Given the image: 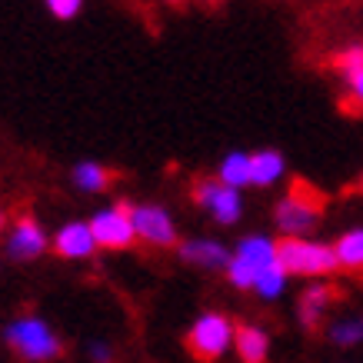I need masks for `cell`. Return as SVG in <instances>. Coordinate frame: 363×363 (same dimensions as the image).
Wrapping results in <instances>:
<instances>
[{
  "label": "cell",
  "mask_w": 363,
  "mask_h": 363,
  "mask_svg": "<svg viewBox=\"0 0 363 363\" xmlns=\"http://www.w3.org/2000/svg\"><path fill=\"white\" fill-rule=\"evenodd\" d=\"M284 177V157L277 150H257L250 154V184L253 187H270Z\"/></svg>",
  "instance_id": "cell-14"
},
{
  "label": "cell",
  "mask_w": 363,
  "mask_h": 363,
  "mask_svg": "<svg viewBox=\"0 0 363 363\" xmlns=\"http://www.w3.org/2000/svg\"><path fill=\"white\" fill-rule=\"evenodd\" d=\"M347 84H350V94L340 100L343 111H347V113H363V70L350 74V77H347Z\"/></svg>",
  "instance_id": "cell-20"
},
{
  "label": "cell",
  "mask_w": 363,
  "mask_h": 363,
  "mask_svg": "<svg viewBox=\"0 0 363 363\" xmlns=\"http://www.w3.org/2000/svg\"><path fill=\"white\" fill-rule=\"evenodd\" d=\"M0 230H4V210H0Z\"/></svg>",
  "instance_id": "cell-23"
},
{
  "label": "cell",
  "mask_w": 363,
  "mask_h": 363,
  "mask_svg": "<svg viewBox=\"0 0 363 363\" xmlns=\"http://www.w3.org/2000/svg\"><path fill=\"white\" fill-rule=\"evenodd\" d=\"M323 207H327V197H323L313 184L294 180L290 194L277 203L274 220H277V227H280L284 237H303V233L317 230Z\"/></svg>",
  "instance_id": "cell-2"
},
{
  "label": "cell",
  "mask_w": 363,
  "mask_h": 363,
  "mask_svg": "<svg viewBox=\"0 0 363 363\" xmlns=\"http://www.w3.org/2000/svg\"><path fill=\"white\" fill-rule=\"evenodd\" d=\"M277 264V243L270 237H243L237 243V250L230 253V264H227V280H230L237 290H253L257 286V277L264 274L267 267Z\"/></svg>",
  "instance_id": "cell-5"
},
{
  "label": "cell",
  "mask_w": 363,
  "mask_h": 363,
  "mask_svg": "<svg viewBox=\"0 0 363 363\" xmlns=\"http://www.w3.org/2000/svg\"><path fill=\"white\" fill-rule=\"evenodd\" d=\"M286 277H290V274H286L284 267H280V260H277L274 267H267L264 274L257 277V286H253V290H257V294H260L264 300H277L280 294H284Z\"/></svg>",
  "instance_id": "cell-18"
},
{
  "label": "cell",
  "mask_w": 363,
  "mask_h": 363,
  "mask_svg": "<svg viewBox=\"0 0 363 363\" xmlns=\"http://www.w3.org/2000/svg\"><path fill=\"white\" fill-rule=\"evenodd\" d=\"M133 203H111V207H100L90 217V230L97 240L100 250H127L133 247L137 233H133V217H130Z\"/></svg>",
  "instance_id": "cell-6"
},
{
  "label": "cell",
  "mask_w": 363,
  "mask_h": 363,
  "mask_svg": "<svg viewBox=\"0 0 363 363\" xmlns=\"http://www.w3.org/2000/svg\"><path fill=\"white\" fill-rule=\"evenodd\" d=\"M333 250H337V260H340L343 270L363 277V230L343 233L340 240L333 243Z\"/></svg>",
  "instance_id": "cell-16"
},
{
  "label": "cell",
  "mask_w": 363,
  "mask_h": 363,
  "mask_svg": "<svg viewBox=\"0 0 363 363\" xmlns=\"http://www.w3.org/2000/svg\"><path fill=\"white\" fill-rule=\"evenodd\" d=\"M340 297H343V290H340V286H333V284H313V286H307V290L300 294V300H297L300 323H303L307 330H320V320H323L327 307H330V303H337Z\"/></svg>",
  "instance_id": "cell-11"
},
{
  "label": "cell",
  "mask_w": 363,
  "mask_h": 363,
  "mask_svg": "<svg viewBox=\"0 0 363 363\" xmlns=\"http://www.w3.org/2000/svg\"><path fill=\"white\" fill-rule=\"evenodd\" d=\"M130 217H133V233H137L140 243L160 247V250L177 243V223L167 207H160V203H133Z\"/></svg>",
  "instance_id": "cell-7"
},
{
  "label": "cell",
  "mask_w": 363,
  "mask_h": 363,
  "mask_svg": "<svg viewBox=\"0 0 363 363\" xmlns=\"http://www.w3.org/2000/svg\"><path fill=\"white\" fill-rule=\"evenodd\" d=\"M330 340L337 347H357L363 340V317H353V320H340L330 327Z\"/></svg>",
  "instance_id": "cell-19"
},
{
  "label": "cell",
  "mask_w": 363,
  "mask_h": 363,
  "mask_svg": "<svg viewBox=\"0 0 363 363\" xmlns=\"http://www.w3.org/2000/svg\"><path fill=\"white\" fill-rule=\"evenodd\" d=\"M277 260L290 277H327L340 270L337 250L303 237H284L277 243Z\"/></svg>",
  "instance_id": "cell-3"
},
{
  "label": "cell",
  "mask_w": 363,
  "mask_h": 363,
  "mask_svg": "<svg viewBox=\"0 0 363 363\" xmlns=\"http://www.w3.org/2000/svg\"><path fill=\"white\" fill-rule=\"evenodd\" d=\"M233 333H237V323H233L227 313L220 310H207L200 313L187 330V350L197 357L200 363H217L223 353L233 347Z\"/></svg>",
  "instance_id": "cell-4"
},
{
  "label": "cell",
  "mask_w": 363,
  "mask_h": 363,
  "mask_svg": "<svg viewBox=\"0 0 363 363\" xmlns=\"http://www.w3.org/2000/svg\"><path fill=\"white\" fill-rule=\"evenodd\" d=\"M4 343L21 357L23 363H54L64 353L60 333L47 323L40 313H21L4 327Z\"/></svg>",
  "instance_id": "cell-1"
},
{
  "label": "cell",
  "mask_w": 363,
  "mask_h": 363,
  "mask_svg": "<svg viewBox=\"0 0 363 363\" xmlns=\"http://www.w3.org/2000/svg\"><path fill=\"white\" fill-rule=\"evenodd\" d=\"M210 4H217V0H210Z\"/></svg>",
  "instance_id": "cell-25"
},
{
  "label": "cell",
  "mask_w": 363,
  "mask_h": 363,
  "mask_svg": "<svg viewBox=\"0 0 363 363\" xmlns=\"http://www.w3.org/2000/svg\"><path fill=\"white\" fill-rule=\"evenodd\" d=\"M217 180L227 184V187H233V190L247 187V184H250V154H240V150H237V154H227L220 164Z\"/></svg>",
  "instance_id": "cell-17"
},
{
  "label": "cell",
  "mask_w": 363,
  "mask_h": 363,
  "mask_svg": "<svg viewBox=\"0 0 363 363\" xmlns=\"http://www.w3.org/2000/svg\"><path fill=\"white\" fill-rule=\"evenodd\" d=\"M84 7V0H47V11L54 13L57 21H74Z\"/></svg>",
  "instance_id": "cell-21"
},
{
  "label": "cell",
  "mask_w": 363,
  "mask_h": 363,
  "mask_svg": "<svg viewBox=\"0 0 363 363\" xmlns=\"http://www.w3.org/2000/svg\"><path fill=\"white\" fill-rule=\"evenodd\" d=\"M180 260L200 267V270H227L230 264V250L220 240H210V237H194V240L180 243Z\"/></svg>",
  "instance_id": "cell-12"
},
{
  "label": "cell",
  "mask_w": 363,
  "mask_h": 363,
  "mask_svg": "<svg viewBox=\"0 0 363 363\" xmlns=\"http://www.w3.org/2000/svg\"><path fill=\"white\" fill-rule=\"evenodd\" d=\"M194 200H197L200 207L207 210L220 227H233L243 213L240 190L227 187V184H220V180H200L197 187H194Z\"/></svg>",
  "instance_id": "cell-8"
},
{
  "label": "cell",
  "mask_w": 363,
  "mask_h": 363,
  "mask_svg": "<svg viewBox=\"0 0 363 363\" xmlns=\"http://www.w3.org/2000/svg\"><path fill=\"white\" fill-rule=\"evenodd\" d=\"M87 357H90V363H111L113 360V347L107 340H90L87 343Z\"/></svg>",
  "instance_id": "cell-22"
},
{
  "label": "cell",
  "mask_w": 363,
  "mask_h": 363,
  "mask_svg": "<svg viewBox=\"0 0 363 363\" xmlns=\"http://www.w3.org/2000/svg\"><path fill=\"white\" fill-rule=\"evenodd\" d=\"M4 250H7V257L17 260V264L40 260V257L50 250V233L44 230V223L40 220H33V217H21V220L7 230Z\"/></svg>",
  "instance_id": "cell-9"
},
{
  "label": "cell",
  "mask_w": 363,
  "mask_h": 363,
  "mask_svg": "<svg viewBox=\"0 0 363 363\" xmlns=\"http://www.w3.org/2000/svg\"><path fill=\"white\" fill-rule=\"evenodd\" d=\"M70 180H74V187L84 190V194H104V190L111 187V170L97 160H80L74 170H70Z\"/></svg>",
  "instance_id": "cell-15"
},
{
  "label": "cell",
  "mask_w": 363,
  "mask_h": 363,
  "mask_svg": "<svg viewBox=\"0 0 363 363\" xmlns=\"http://www.w3.org/2000/svg\"><path fill=\"white\" fill-rule=\"evenodd\" d=\"M233 350H237L240 363H267V357H270V333L264 327H257V323H237Z\"/></svg>",
  "instance_id": "cell-13"
},
{
  "label": "cell",
  "mask_w": 363,
  "mask_h": 363,
  "mask_svg": "<svg viewBox=\"0 0 363 363\" xmlns=\"http://www.w3.org/2000/svg\"><path fill=\"white\" fill-rule=\"evenodd\" d=\"M170 4H180V0H170Z\"/></svg>",
  "instance_id": "cell-24"
},
{
  "label": "cell",
  "mask_w": 363,
  "mask_h": 363,
  "mask_svg": "<svg viewBox=\"0 0 363 363\" xmlns=\"http://www.w3.org/2000/svg\"><path fill=\"white\" fill-rule=\"evenodd\" d=\"M50 247L64 260H90L100 250L94 240V230H90V220H67L64 227H57V233L50 237Z\"/></svg>",
  "instance_id": "cell-10"
}]
</instances>
